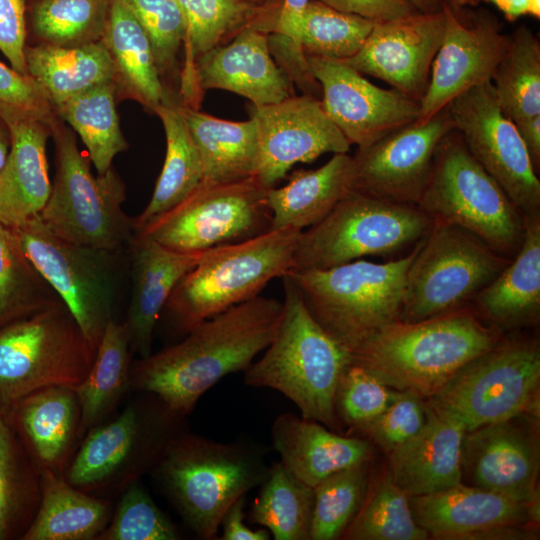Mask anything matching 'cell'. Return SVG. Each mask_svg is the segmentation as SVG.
<instances>
[{"label": "cell", "mask_w": 540, "mask_h": 540, "mask_svg": "<svg viewBox=\"0 0 540 540\" xmlns=\"http://www.w3.org/2000/svg\"><path fill=\"white\" fill-rule=\"evenodd\" d=\"M491 82L501 110L515 124L540 115V43L526 26L509 37Z\"/></svg>", "instance_id": "obj_41"}, {"label": "cell", "mask_w": 540, "mask_h": 540, "mask_svg": "<svg viewBox=\"0 0 540 540\" xmlns=\"http://www.w3.org/2000/svg\"><path fill=\"white\" fill-rule=\"evenodd\" d=\"M375 22L309 0L296 24L293 43L304 55L346 60L359 51Z\"/></svg>", "instance_id": "obj_43"}, {"label": "cell", "mask_w": 540, "mask_h": 540, "mask_svg": "<svg viewBox=\"0 0 540 540\" xmlns=\"http://www.w3.org/2000/svg\"><path fill=\"white\" fill-rule=\"evenodd\" d=\"M267 452L254 440L218 442L186 428L149 474L188 529L199 539L212 540L227 509L266 479Z\"/></svg>", "instance_id": "obj_2"}, {"label": "cell", "mask_w": 540, "mask_h": 540, "mask_svg": "<svg viewBox=\"0 0 540 540\" xmlns=\"http://www.w3.org/2000/svg\"><path fill=\"white\" fill-rule=\"evenodd\" d=\"M96 349L62 301L0 328V408L42 388H75Z\"/></svg>", "instance_id": "obj_12"}, {"label": "cell", "mask_w": 540, "mask_h": 540, "mask_svg": "<svg viewBox=\"0 0 540 540\" xmlns=\"http://www.w3.org/2000/svg\"><path fill=\"white\" fill-rule=\"evenodd\" d=\"M309 0H283L276 20L271 28L275 34L293 42L299 16Z\"/></svg>", "instance_id": "obj_56"}, {"label": "cell", "mask_w": 540, "mask_h": 540, "mask_svg": "<svg viewBox=\"0 0 540 540\" xmlns=\"http://www.w3.org/2000/svg\"><path fill=\"white\" fill-rule=\"evenodd\" d=\"M419 13H434L442 9L443 0H406Z\"/></svg>", "instance_id": "obj_60"}, {"label": "cell", "mask_w": 540, "mask_h": 540, "mask_svg": "<svg viewBox=\"0 0 540 540\" xmlns=\"http://www.w3.org/2000/svg\"><path fill=\"white\" fill-rule=\"evenodd\" d=\"M353 179V159L347 153L334 154L318 169L295 171L286 185L267 190L271 230L302 231L315 225L353 190Z\"/></svg>", "instance_id": "obj_31"}, {"label": "cell", "mask_w": 540, "mask_h": 540, "mask_svg": "<svg viewBox=\"0 0 540 540\" xmlns=\"http://www.w3.org/2000/svg\"><path fill=\"white\" fill-rule=\"evenodd\" d=\"M59 301L25 255L13 229L0 223V328Z\"/></svg>", "instance_id": "obj_44"}, {"label": "cell", "mask_w": 540, "mask_h": 540, "mask_svg": "<svg viewBox=\"0 0 540 540\" xmlns=\"http://www.w3.org/2000/svg\"><path fill=\"white\" fill-rule=\"evenodd\" d=\"M535 416L519 415L464 434L462 482L514 501H539V440Z\"/></svg>", "instance_id": "obj_20"}, {"label": "cell", "mask_w": 540, "mask_h": 540, "mask_svg": "<svg viewBox=\"0 0 540 540\" xmlns=\"http://www.w3.org/2000/svg\"><path fill=\"white\" fill-rule=\"evenodd\" d=\"M300 230H269L254 238L203 252L178 282L163 312L187 334L201 322L250 299L293 268Z\"/></svg>", "instance_id": "obj_6"}, {"label": "cell", "mask_w": 540, "mask_h": 540, "mask_svg": "<svg viewBox=\"0 0 540 540\" xmlns=\"http://www.w3.org/2000/svg\"><path fill=\"white\" fill-rule=\"evenodd\" d=\"M267 190L255 177L201 185L185 200L134 232L178 252H203L271 230Z\"/></svg>", "instance_id": "obj_15"}, {"label": "cell", "mask_w": 540, "mask_h": 540, "mask_svg": "<svg viewBox=\"0 0 540 540\" xmlns=\"http://www.w3.org/2000/svg\"><path fill=\"white\" fill-rule=\"evenodd\" d=\"M432 219L415 205L351 190L318 223L298 236L292 271L325 270L364 256H385L416 245Z\"/></svg>", "instance_id": "obj_10"}, {"label": "cell", "mask_w": 540, "mask_h": 540, "mask_svg": "<svg viewBox=\"0 0 540 540\" xmlns=\"http://www.w3.org/2000/svg\"><path fill=\"white\" fill-rule=\"evenodd\" d=\"M27 1V0H26ZM28 1H32V0H28Z\"/></svg>", "instance_id": "obj_64"}, {"label": "cell", "mask_w": 540, "mask_h": 540, "mask_svg": "<svg viewBox=\"0 0 540 540\" xmlns=\"http://www.w3.org/2000/svg\"><path fill=\"white\" fill-rule=\"evenodd\" d=\"M117 414L83 436L63 477L93 496L111 499L149 474L186 417L152 393L136 392Z\"/></svg>", "instance_id": "obj_5"}, {"label": "cell", "mask_w": 540, "mask_h": 540, "mask_svg": "<svg viewBox=\"0 0 540 540\" xmlns=\"http://www.w3.org/2000/svg\"><path fill=\"white\" fill-rule=\"evenodd\" d=\"M454 130L445 107L433 117L407 124L358 147L353 159V190L417 206L427 184L436 148Z\"/></svg>", "instance_id": "obj_17"}, {"label": "cell", "mask_w": 540, "mask_h": 540, "mask_svg": "<svg viewBox=\"0 0 540 540\" xmlns=\"http://www.w3.org/2000/svg\"><path fill=\"white\" fill-rule=\"evenodd\" d=\"M0 118L7 125L37 120L51 126L58 115L35 79L0 61Z\"/></svg>", "instance_id": "obj_52"}, {"label": "cell", "mask_w": 540, "mask_h": 540, "mask_svg": "<svg viewBox=\"0 0 540 540\" xmlns=\"http://www.w3.org/2000/svg\"><path fill=\"white\" fill-rule=\"evenodd\" d=\"M271 439L281 464L312 488L339 470L370 461L373 451L369 441L337 434L289 412L276 417Z\"/></svg>", "instance_id": "obj_28"}, {"label": "cell", "mask_w": 540, "mask_h": 540, "mask_svg": "<svg viewBox=\"0 0 540 540\" xmlns=\"http://www.w3.org/2000/svg\"><path fill=\"white\" fill-rule=\"evenodd\" d=\"M246 495L238 498L223 515L222 540H269L270 533L266 528L253 530L244 524V506Z\"/></svg>", "instance_id": "obj_55"}, {"label": "cell", "mask_w": 540, "mask_h": 540, "mask_svg": "<svg viewBox=\"0 0 540 540\" xmlns=\"http://www.w3.org/2000/svg\"><path fill=\"white\" fill-rule=\"evenodd\" d=\"M9 153L0 169V223L16 228L38 216L50 191L46 146L50 126L42 121L8 125Z\"/></svg>", "instance_id": "obj_29"}, {"label": "cell", "mask_w": 540, "mask_h": 540, "mask_svg": "<svg viewBox=\"0 0 540 540\" xmlns=\"http://www.w3.org/2000/svg\"><path fill=\"white\" fill-rule=\"evenodd\" d=\"M493 4L503 13L508 21H515L517 18L526 15L529 0H477ZM476 1V2H477Z\"/></svg>", "instance_id": "obj_58"}, {"label": "cell", "mask_w": 540, "mask_h": 540, "mask_svg": "<svg viewBox=\"0 0 540 540\" xmlns=\"http://www.w3.org/2000/svg\"><path fill=\"white\" fill-rule=\"evenodd\" d=\"M422 429L389 457L392 481L408 497L441 491L462 483L464 427L426 403Z\"/></svg>", "instance_id": "obj_27"}, {"label": "cell", "mask_w": 540, "mask_h": 540, "mask_svg": "<svg viewBox=\"0 0 540 540\" xmlns=\"http://www.w3.org/2000/svg\"><path fill=\"white\" fill-rule=\"evenodd\" d=\"M417 207L432 220L470 232L509 260L521 247L525 217L469 153L456 130L438 144Z\"/></svg>", "instance_id": "obj_8"}, {"label": "cell", "mask_w": 540, "mask_h": 540, "mask_svg": "<svg viewBox=\"0 0 540 540\" xmlns=\"http://www.w3.org/2000/svg\"><path fill=\"white\" fill-rule=\"evenodd\" d=\"M282 281L279 327L263 356L243 371L244 384L282 393L298 407L301 417L336 431L340 423L335 393L351 363L350 353L312 317L288 275Z\"/></svg>", "instance_id": "obj_4"}, {"label": "cell", "mask_w": 540, "mask_h": 540, "mask_svg": "<svg viewBox=\"0 0 540 540\" xmlns=\"http://www.w3.org/2000/svg\"><path fill=\"white\" fill-rule=\"evenodd\" d=\"M417 245L386 263L360 259L286 275L312 317L351 354L381 328L398 321L406 272Z\"/></svg>", "instance_id": "obj_7"}, {"label": "cell", "mask_w": 540, "mask_h": 540, "mask_svg": "<svg viewBox=\"0 0 540 540\" xmlns=\"http://www.w3.org/2000/svg\"><path fill=\"white\" fill-rule=\"evenodd\" d=\"M11 137L8 125L0 118V169L9 153Z\"/></svg>", "instance_id": "obj_59"}, {"label": "cell", "mask_w": 540, "mask_h": 540, "mask_svg": "<svg viewBox=\"0 0 540 540\" xmlns=\"http://www.w3.org/2000/svg\"><path fill=\"white\" fill-rule=\"evenodd\" d=\"M41 500V471L0 408V540L23 536Z\"/></svg>", "instance_id": "obj_38"}, {"label": "cell", "mask_w": 540, "mask_h": 540, "mask_svg": "<svg viewBox=\"0 0 540 540\" xmlns=\"http://www.w3.org/2000/svg\"><path fill=\"white\" fill-rule=\"evenodd\" d=\"M56 172L39 214L44 225L67 241L119 252L133 235V218L122 210L125 186L111 168L96 177L90 159L78 149L73 132L58 118L50 126Z\"/></svg>", "instance_id": "obj_9"}, {"label": "cell", "mask_w": 540, "mask_h": 540, "mask_svg": "<svg viewBox=\"0 0 540 540\" xmlns=\"http://www.w3.org/2000/svg\"><path fill=\"white\" fill-rule=\"evenodd\" d=\"M5 409L40 471L64 475L81 442V406L74 388H42Z\"/></svg>", "instance_id": "obj_25"}, {"label": "cell", "mask_w": 540, "mask_h": 540, "mask_svg": "<svg viewBox=\"0 0 540 540\" xmlns=\"http://www.w3.org/2000/svg\"><path fill=\"white\" fill-rule=\"evenodd\" d=\"M499 341L495 330L465 306L416 322L388 324L350 356L387 386L425 399Z\"/></svg>", "instance_id": "obj_3"}, {"label": "cell", "mask_w": 540, "mask_h": 540, "mask_svg": "<svg viewBox=\"0 0 540 540\" xmlns=\"http://www.w3.org/2000/svg\"><path fill=\"white\" fill-rule=\"evenodd\" d=\"M132 291L126 320L132 354L152 353L157 322L174 288L203 252H178L151 239L133 235L129 245Z\"/></svg>", "instance_id": "obj_26"}, {"label": "cell", "mask_w": 540, "mask_h": 540, "mask_svg": "<svg viewBox=\"0 0 540 540\" xmlns=\"http://www.w3.org/2000/svg\"><path fill=\"white\" fill-rule=\"evenodd\" d=\"M510 261L463 228L432 220L407 269L398 321L465 307Z\"/></svg>", "instance_id": "obj_13"}, {"label": "cell", "mask_w": 540, "mask_h": 540, "mask_svg": "<svg viewBox=\"0 0 540 540\" xmlns=\"http://www.w3.org/2000/svg\"><path fill=\"white\" fill-rule=\"evenodd\" d=\"M198 149L204 185L232 183L254 177L258 163V134L253 118L228 121L179 106Z\"/></svg>", "instance_id": "obj_32"}, {"label": "cell", "mask_w": 540, "mask_h": 540, "mask_svg": "<svg viewBox=\"0 0 540 540\" xmlns=\"http://www.w3.org/2000/svg\"><path fill=\"white\" fill-rule=\"evenodd\" d=\"M258 134L256 180L275 187L296 163H309L325 153H347L351 144L311 95L291 96L254 107Z\"/></svg>", "instance_id": "obj_19"}, {"label": "cell", "mask_w": 540, "mask_h": 540, "mask_svg": "<svg viewBox=\"0 0 540 540\" xmlns=\"http://www.w3.org/2000/svg\"><path fill=\"white\" fill-rule=\"evenodd\" d=\"M195 75L202 89H223L249 99L254 107L291 97L288 76L271 57L268 34L255 25L240 30L228 44L197 58Z\"/></svg>", "instance_id": "obj_24"}, {"label": "cell", "mask_w": 540, "mask_h": 540, "mask_svg": "<svg viewBox=\"0 0 540 540\" xmlns=\"http://www.w3.org/2000/svg\"><path fill=\"white\" fill-rule=\"evenodd\" d=\"M113 509V500L86 493L63 475L41 471L40 504L21 540H96Z\"/></svg>", "instance_id": "obj_33"}, {"label": "cell", "mask_w": 540, "mask_h": 540, "mask_svg": "<svg viewBox=\"0 0 540 540\" xmlns=\"http://www.w3.org/2000/svg\"><path fill=\"white\" fill-rule=\"evenodd\" d=\"M515 125L538 173L540 167V115Z\"/></svg>", "instance_id": "obj_57"}, {"label": "cell", "mask_w": 540, "mask_h": 540, "mask_svg": "<svg viewBox=\"0 0 540 540\" xmlns=\"http://www.w3.org/2000/svg\"><path fill=\"white\" fill-rule=\"evenodd\" d=\"M145 30L160 75L174 69L186 20L177 0H120Z\"/></svg>", "instance_id": "obj_50"}, {"label": "cell", "mask_w": 540, "mask_h": 540, "mask_svg": "<svg viewBox=\"0 0 540 540\" xmlns=\"http://www.w3.org/2000/svg\"><path fill=\"white\" fill-rule=\"evenodd\" d=\"M442 9L444 34L419 102L418 122L433 117L467 90L491 80L508 45L509 37L492 16L478 14L465 22L457 10L444 3Z\"/></svg>", "instance_id": "obj_21"}, {"label": "cell", "mask_w": 540, "mask_h": 540, "mask_svg": "<svg viewBox=\"0 0 540 540\" xmlns=\"http://www.w3.org/2000/svg\"><path fill=\"white\" fill-rule=\"evenodd\" d=\"M283 303L261 295L191 329L178 343L132 362L130 391L152 393L189 415L223 377L244 371L272 342Z\"/></svg>", "instance_id": "obj_1"}, {"label": "cell", "mask_w": 540, "mask_h": 540, "mask_svg": "<svg viewBox=\"0 0 540 540\" xmlns=\"http://www.w3.org/2000/svg\"><path fill=\"white\" fill-rule=\"evenodd\" d=\"M25 255L71 312L97 350L113 320L116 254L62 239L36 216L12 228Z\"/></svg>", "instance_id": "obj_14"}, {"label": "cell", "mask_w": 540, "mask_h": 540, "mask_svg": "<svg viewBox=\"0 0 540 540\" xmlns=\"http://www.w3.org/2000/svg\"><path fill=\"white\" fill-rule=\"evenodd\" d=\"M469 153L522 215H540V181L515 123L501 110L491 80L446 106Z\"/></svg>", "instance_id": "obj_16"}, {"label": "cell", "mask_w": 540, "mask_h": 540, "mask_svg": "<svg viewBox=\"0 0 540 540\" xmlns=\"http://www.w3.org/2000/svg\"><path fill=\"white\" fill-rule=\"evenodd\" d=\"M417 524L437 539L475 540L505 526L539 522V501L524 504L460 483L430 494L410 496Z\"/></svg>", "instance_id": "obj_23"}, {"label": "cell", "mask_w": 540, "mask_h": 540, "mask_svg": "<svg viewBox=\"0 0 540 540\" xmlns=\"http://www.w3.org/2000/svg\"><path fill=\"white\" fill-rule=\"evenodd\" d=\"M322 88V107L350 144L367 146L417 121L418 101L378 87L342 60L305 55Z\"/></svg>", "instance_id": "obj_18"}, {"label": "cell", "mask_w": 540, "mask_h": 540, "mask_svg": "<svg viewBox=\"0 0 540 540\" xmlns=\"http://www.w3.org/2000/svg\"><path fill=\"white\" fill-rule=\"evenodd\" d=\"M369 486V461L339 470L314 488L310 540H335L357 514Z\"/></svg>", "instance_id": "obj_46"}, {"label": "cell", "mask_w": 540, "mask_h": 540, "mask_svg": "<svg viewBox=\"0 0 540 540\" xmlns=\"http://www.w3.org/2000/svg\"><path fill=\"white\" fill-rule=\"evenodd\" d=\"M426 417L424 398L412 390H403L379 416L355 430L389 455L422 429Z\"/></svg>", "instance_id": "obj_51"}, {"label": "cell", "mask_w": 540, "mask_h": 540, "mask_svg": "<svg viewBox=\"0 0 540 540\" xmlns=\"http://www.w3.org/2000/svg\"><path fill=\"white\" fill-rule=\"evenodd\" d=\"M540 350L534 340L499 341L425 402L471 431L519 415H539Z\"/></svg>", "instance_id": "obj_11"}, {"label": "cell", "mask_w": 540, "mask_h": 540, "mask_svg": "<svg viewBox=\"0 0 540 540\" xmlns=\"http://www.w3.org/2000/svg\"><path fill=\"white\" fill-rule=\"evenodd\" d=\"M111 519L96 540H177L179 531L140 481L120 495Z\"/></svg>", "instance_id": "obj_48"}, {"label": "cell", "mask_w": 540, "mask_h": 540, "mask_svg": "<svg viewBox=\"0 0 540 540\" xmlns=\"http://www.w3.org/2000/svg\"><path fill=\"white\" fill-rule=\"evenodd\" d=\"M472 301L479 314L501 328L512 329L538 320L540 215L525 218V233L518 253Z\"/></svg>", "instance_id": "obj_30"}, {"label": "cell", "mask_w": 540, "mask_h": 540, "mask_svg": "<svg viewBox=\"0 0 540 540\" xmlns=\"http://www.w3.org/2000/svg\"><path fill=\"white\" fill-rule=\"evenodd\" d=\"M245 1H247V2H248V1H256V0H245Z\"/></svg>", "instance_id": "obj_63"}, {"label": "cell", "mask_w": 540, "mask_h": 540, "mask_svg": "<svg viewBox=\"0 0 540 540\" xmlns=\"http://www.w3.org/2000/svg\"><path fill=\"white\" fill-rule=\"evenodd\" d=\"M26 0H0V51L11 67L28 74L25 63L27 45Z\"/></svg>", "instance_id": "obj_53"}, {"label": "cell", "mask_w": 540, "mask_h": 540, "mask_svg": "<svg viewBox=\"0 0 540 540\" xmlns=\"http://www.w3.org/2000/svg\"><path fill=\"white\" fill-rule=\"evenodd\" d=\"M445 28L443 9L376 21L366 41L342 60L361 74L374 76L420 102Z\"/></svg>", "instance_id": "obj_22"}, {"label": "cell", "mask_w": 540, "mask_h": 540, "mask_svg": "<svg viewBox=\"0 0 540 540\" xmlns=\"http://www.w3.org/2000/svg\"><path fill=\"white\" fill-rule=\"evenodd\" d=\"M250 509V522L270 531L275 540H310L314 490L281 462L268 475Z\"/></svg>", "instance_id": "obj_40"}, {"label": "cell", "mask_w": 540, "mask_h": 540, "mask_svg": "<svg viewBox=\"0 0 540 540\" xmlns=\"http://www.w3.org/2000/svg\"><path fill=\"white\" fill-rule=\"evenodd\" d=\"M527 14L537 19L540 18V0H529Z\"/></svg>", "instance_id": "obj_61"}, {"label": "cell", "mask_w": 540, "mask_h": 540, "mask_svg": "<svg viewBox=\"0 0 540 540\" xmlns=\"http://www.w3.org/2000/svg\"><path fill=\"white\" fill-rule=\"evenodd\" d=\"M186 20V37L192 57L198 58L222 45L248 25L255 8L245 0H177Z\"/></svg>", "instance_id": "obj_47"}, {"label": "cell", "mask_w": 540, "mask_h": 540, "mask_svg": "<svg viewBox=\"0 0 540 540\" xmlns=\"http://www.w3.org/2000/svg\"><path fill=\"white\" fill-rule=\"evenodd\" d=\"M154 112L165 131L166 155L149 203L133 218L134 232L185 200L203 180L201 158L179 106L167 100Z\"/></svg>", "instance_id": "obj_36"}, {"label": "cell", "mask_w": 540, "mask_h": 540, "mask_svg": "<svg viewBox=\"0 0 540 540\" xmlns=\"http://www.w3.org/2000/svg\"><path fill=\"white\" fill-rule=\"evenodd\" d=\"M116 91L114 81L103 83L54 108L81 138L98 175L107 173L115 156L128 147L116 110Z\"/></svg>", "instance_id": "obj_39"}, {"label": "cell", "mask_w": 540, "mask_h": 540, "mask_svg": "<svg viewBox=\"0 0 540 540\" xmlns=\"http://www.w3.org/2000/svg\"><path fill=\"white\" fill-rule=\"evenodd\" d=\"M25 63L28 75L42 87L53 108L115 78L112 58L102 41L77 46L26 45Z\"/></svg>", "instance_id": "obj_34"}, {"label": "cell", "mask_w": 540, "mask_h": 540, "mask_svg": "<svg viewBox=\"0 0 540 540\" xmlns=\"http://www.w3.org/2000/svg\"><path fill=\"white\" fill-rule=\"evenodd\" d=\"M397 393L398 390L391 389L368 369L351 362L342 372L336 388L337 419L355 430L379 416Z\"/></svg>", "instance_id": "obj_49"}, {"label": "cell", "mask_w": 540, "mask_h": 540, "mask_svg": "<svg viewBox=\"0 0 540 540\" xmlns=\"http://www.w3.org/2000/svg\"><path fill=\"white\" fill-rule=\"evenodd\" d=\"M101 41L112 58L117 88L153 111L167 101L150 40L120 0H111Z\"/></svg>", "instance_id": "obj_35"}, {"label": "cell", "mask_w": 540, "mask_h": 540, "mask_svg": "<svg viewBox=\"0 0 540 540\" xmlns=\"http://www.w3.org/2000/svg\"><path fill=\"white\" fill-rule=\"evenodd\" d=\"M27 20L39 43L77 46L101 41L111 0H32Z\"/></svg>", "instance_id": "obj_42"}, {"label": "cell", "mask_w": 540, "mask_h": 540, "mask_svg": "<svg viewBox=\"0 0 540 540\" xmlns=\"http://www.w3.org/2000/svg\"><path fill=\"white\" fill-rule=\"evenodd\" d=\"M348 540H426L428 532L415 521L409 497L389 472L373 486L342 536Z\"/></svg>", "instance_id": "obj_45"}, {"label": "cell", "mask_w": 540, "mask_h": 540, "mask_svg": "<svg viewBox=\"0 0 540 540\" xmlns=\"http://www.w3.org/2000/svg\"><path fill=\"white\" fill-rule=\"evenodd\" d=\"M477 0H443V3L454 10H459L467 4L476 2Z\"/></svg>", "instance_id": "obj_62"}, {"label": "cell", "mask_w": 540, "mask_h": 540, "mask_svg": "<svg viewBox=\"0 0 540 540\" xmlns=\"http://www.w3.org/2000/svg\"><path fill=\"white\" fill-rule=\"evenodd\" d=\"M131 350L124 323L111 320L99 342L92 367L74 388L81 406L80 436L112 416L130 391Z\"/></svg>", "instance_id": "obj_37"}, {"label": "cell", "mask_w": 540, "mask_h": 540, "mask_svg": "<svg viewBox=\"0 0 540 540\" xmlns=\"http://www.w3.org/2000/svg\"><path fill=\"white\" fill-rule=\"evenodd\" d=\"M345 13L373 21H389L419 13L406 0H319Z\"/></svg>", "instance_id": "obj_54"}]
</instances>
